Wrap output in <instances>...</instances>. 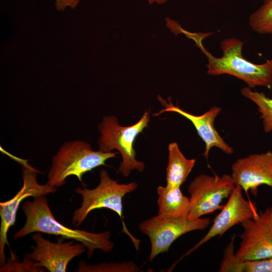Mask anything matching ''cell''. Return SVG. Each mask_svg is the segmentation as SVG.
<instances>
[{"label": "cell", "instance_id": "1", "mask_svg": "<svg viewBox=\"0 0 272 272\" xmlns=\"http://www.w3.org/2000/svg\"><path fill=\"white\" fill-rule=\"evenodd\" d=\"M26 216L25 224L14 235L15 239L21 238L29 234L42 232L61 236L80 242L87 249V256L91 258L96 249L110 252L114 243L110 239L109 231L92 233L86 230L73 229L57 221L53 216L45 195L34 197L27 200L22 207Z\"/></svg>", "mask_w": 272, "mask_h": 272}, {"label": "cell", "instance_id": "2", "mask_svg": "<svg viewBox=\"0 0 272 272\" xmlns=\"http://www.w3.org/2000/svg\"><path fill=\"white\" fill-rule=\"evenodd\" d=\"M210 33H191L187 35L193 39L201 51L207 56L208 74L212 76L227 74L234 76L245 82L250 88L262 86L272 87V59L262 64H255L244 58L242 54L243 42L232 37L220 43L223 52L221 57H216L203 46L201 40Z\"/></svg>", "mask_w": 272, "mask_h": 272}, {"label": "cell", "instance_id": "3", "mask_svg": "<svg viewBox=\"0 0 272 272\" xmlns=\"http://www.w3.org/2000/svg\"><path fill=\"white\" fill-rule=\"evenodd\" d=\"M117 153L93 150L88 143L73 140L64 143L52 159L48 173L47 183L54 187H60L70 176H76L80 181L87 172L105 165V162L116 157Z\"/></svg>", "mask_w": 272, "mask_h": 272}, {"label": "cell", "instance_id": "4", "mask_svg": "<svg viewBox=\"0 0 272 272\" xmlns=\"http://www.w3.org/2000/svg\"><path fill=\"white\" fill-rule=\"evenodd\" d=\"M149 121L150 112L147 111L138 121L130 126L120 125L114 115L104 116L98 125L100 134L98 150L108 153L116 150L119 152L122 161L118 171L124 177L128 176L132 170L142 172L145 169V163L135 158L133 144L138 134L148 126Z\"/></svg>", "mask_w": 272, "mask_h": 272}, {"label": "cell", "instance_id": "5", "mask_svg": "<svg viewBox=\"0 0 272 272\" xmlns=\"http://www.w3.org/2000/svg\"><path fill=\"white\" fill-rule=\"evenodd\" d=\"M100 182L94 188L78 187L76 191L81 195V207L73 213L72 223L76 227L80 226L92 211L106 208L115 212L120 217L123 224V232L130 238L137 249L139 240L135 238L126 229L122 220V198L125 195L135 190L138 184L135 182L119 183L109 176L107 171L102 169L99 174Z\"/></svg>", "mask_w": 272, "mask_h": 272}, {"label": "cell", "instance_id": "6", "mask_svg": "<svg viewBox=\"0 0 272 272\" xmlns=\"http://www.w3.org/2000/svg\"><path fill=\"white\" fill-rule=\"evenodd\" d=\"M235 187L231 175L214 176L201 174L191 181L188 186L190 219L201 218L217 210H221L223 199L228 198Z\"/></svg>", "mask_w": 272, "mask_h": 272}, {"label": "cell", "instance_id": "7", "mask_svg": "<svg viewBox=\"0 0 272 272\" xmlns=\"http://www.w3.org/2000/svg\"><path fill=\"white\" fill-rule=\"evenodd\" d=\"M210 219H190L188 216L169 219L158 216L142 222L139 230L149 238L151 251L149 260L151 262L158 255L167 252L171 245L179 237L191 231L203 230L210 225Z\"/></svg>", "mask_w": 272, "mask_h": 272}, {"label": "cell", "instance_id": "8", "mask_svg": "<svg viewBox=\"0 0 272 272\" xmlns=\"http://www.w3.org/2000/svg\"><path fill=\"white\" fill-rule=\"evenodd\" d=\"M22 165L23 184L21 188L11 199L0 203V264L3 265L6 262L5 248L9 245L7 234L10 228L15 225L16 215L21 201L26 197L46 195L56 191V188L47 182L39 184L36 178L39 171L27 161L21 160Z\"/></svg>", "mask_w": 272, "mask_h": 272}, {"label": "cell", "instance_id": "9", "mask_svg": "<svg viewBox=\"0 0 272 272\" xmlns=\"http://www.w3.org/2000/svg\"><path fill=\"white\" fill-rule=\"evenodd\" d=\"M240 247L237 255L244 260H256L272 258V222L270 209L260 212L255 219L241 224Z\"/></svg>", "mask_w": 272, "mask_h": 272}, {"label": "cell", "instance_id": "10", "mask_svg": "<svg viewBox=\"0 0 272 272\" xmlns=\"http://www.w3.org/2000/svg\"><path fill=\"white\" fill-rule=\"evenodd\" d=\"M242 190L240 186H235L229 196L227 203L214 219L213 224L206 235L184 254L179 261L211 239L217 236L221 237L229 229L236 225L241 224L248 219H255L258 216L259 214L257 212L255 204L244 198Z\"/></svg>", "mask_w": 272, "mask_h": 272}, {"label": "cell", "instance_id": "11", "mask_svg": "<svg viewBox=\"0 0 272 272\" xmlns=\"http://www.w3.org/2000/svg\"><path fill=\"white\" fill-rule=\"evenodd\" d=\"M32 238L36 246L32 247L33 252L26 254L28 258L50 272L66 271L69 263L85 251L86 247L82 243L63 242V238L53 243L44 238L40 232H35Z\"/></svg>", "mask_w": 272, "mask_h": 272}, {"label": "cell", "instance_id": "12", "mask_svg": "<svg viewBox=\"0 0 272 272\" xmlns=\"http://www.w3.org/2000/svg\"><path fill=\"white\" fill-rule=\"evenodd\" d=\"M231 171L235 186L256 195L260 185L272 187V151L238 159L232 165Z\"/></svg>", "mask_w": 272, "mask_h": 272}, {"label": "cell", "instance_id": "13", "mask_svg": "<svg viewBox=\"0 0 272 272\" xmlns=\"http://www.w3.org/2000/svg\"><path fill=\"white\" fill-rule=\"evenodd\" d=\"M158 97L161 103L165 106V108L154 115L158 116L165 112H173L189 120L194 126L198 135L205 144L203 155L207 159L211 149L214 147L219 148L224 153L228 155L233 153V148L225 142L214 126L215 118L221 112L220 107L214 106L202 114L195 115L181 109L178 106L173 105L170 101L168 103L161 97Z\"/></svg>", "mask_w": 272, "mask_h": 272}, {"label": "cell", "instance_id": "14", "mask_svg": "<svg viewBox=\"0 0 272 272\" xmlns=\"http://www.w3.org/2000/svg\"><path fill=\"white\" fill-rule=\"evenodd\" d=\"M157 216L169 219L187 217L190 210L189 197L182 192L180 187L159 186Z\"/></svg>", "mask_w": 272, "mask_h": 272}, {"label": "cell", "instance_id": "15", "mask_svg": "<svg viewBox=\"0 0 272 272\" xmlns=\"http://www.w3.org/2000/svg\"><path fill=\"white\" fill-rule=\"evenodd\" d=\"M166 168V185L168 187H180L192 171L195 159L186 158L177 143L169 144Z\"/></svg>", "mask_w": 272, "mask_h": 272}, {"label": "cell", "instance_id": "16", "mask_svg": "<svg viewBox=\"0 0 272 272\" xmlns=\"http://www.w3.org/2000/svg\"><path fill=\"white\" fill-rule=\"evenodd\" d=\"M241 93L257 106L264 131L266 133L271 132L272 98H268L262 92L253 91L248 87L243 88Z\"/></svg>", "mask_w": 272, "mask_h": 272}, {"label": "cell", "instance_id": "17", "mask_svg": "<svg viewBox=\"0 0 272 272\" xmlns=\"http://www.w3.org/2000/svg\"><path fill=\"white\" fill-rule=\"evenodd\" d=\"M249 24L256 33L272 35V0H264L260 7L249 16Z\"/></svg>", "mask_w": 272, "mask_h": 272}, {"label": "cell", "instance_id": "18", "mask_svg": "<svg viewBox=\"0 0 272 272\" xmlns=\"http://www.w3.org/2000/svg\"><path fill=\"white\" fill-rule=\"evenodd\" d=\"M140 268L132 261L121 262H102L96 264H87L81 261L79 264V272H138Z\"/></svg>", "mask_w": 272, "mask_h": 272}, {"label": "cell", "instance_id": "19", "mask_svg": "<svg viewBox=\"0 0 272 272\" xmlns=\"http://www.w3.org/2000/svg\"><path fill=\"white\" fill-rule=\"evenodd\" d=\"M235 237L234 234L224 250L219 271L246 272L247 260L239 257L234 252Z\"/></svg>", "mask_w": 272, "mask_h": 272}, {"label": "cell", "instance_id": "20", "mask_svg": "<svg viewBox=\"0 0 272 272\" xmlns=\"http://www.w3.org/2000/svg\"><path fill=\"white\" fill-rule=\"evenodd\" d=\"M12 258L4 265L1 266V272L8 271H32L39 272L44 271L45 268L39 267L37 263L28 258L27 254L22 262L16 261L15 255L12 253Z\"/></svg>", "mask_w": 272, "mask_h": 272}, {"label": "cell", "instance_id": "21", "mask_svg": "<svg viewBox=\"0 0 272 272\" xmlns=\"http://www.w3.org/2000/svg\"><path fill=\"white\" fill-rule=\"evenodd\" d=\"M246 272H272V258L247 260Z\"/></svg>", "mask_w": 272, "mask_h": 272}, {"label": "cell", "instance_id": "22", "mask_svg": "<svg viewBox=\"0 0 272 272\" xmlns=\"http://www.w3.org/2000/svg\"><path fill=\"white\" fill-rule=\"evenodd\" d=\"M79 2L80 0H56L55 6L57 11L62 12L67 7L72 9H75Z\"/></svg>", "mask_w": 272, "mask_h": 272}, {"label": "cell", "instance_id": "23", "mask_svg": "<svg viewBox=\"0 0 272 272\" xmlns=\"http://www.w3.org/2000/svg\"><path fill=\"white\" fill-rule=\"evenodd\" d=\"M149 4H151L154 2H156L159 4L165 3L167 0H147Z\"/></svg>", "mask_w": 272, "mask_h": 272}, {"label": "cell", "instance_id": "24", "mask_svg": "<svg viewBox=\"0 0 272 272\" xmlns=\"http://www.w3.org/2000/svg\"><path fill=\"white\" fill-rule=\"evenodd\" d=\"M269 209H270V217L271 221L272 222V207L270 208Z\"/></svg>", "mask_w": 272, "mask_h": 272}]
</instances>
